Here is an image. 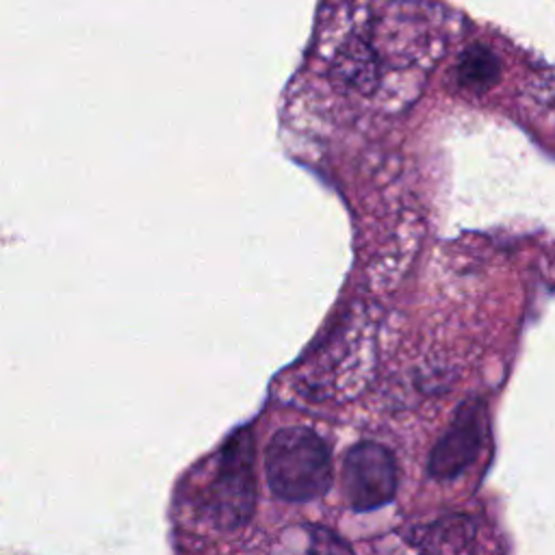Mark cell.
Instances as JSON below:
<instances>
[{"mask_svg":"<svg viewBox=\"0 0 555 555\" xmlns=\"http://www.w3.org/2000/svg\"><path fill=\"white\" fill-rule=\"evenodd\" d=\"M264 475L278 499L291 503L314 501L332 486L330 447L308 427L280 429L267 444Z\"/></svg>","mask_w":555,"mask_h":555,"instance_id":"obj_1","label":"cell"},{"mask_svg":"<svg viewBox=\"0 0 555 555\" xmlns=\"http://www.w3.org/2000/svg\"><path fill=\"white\" fill-rule=\"evenodd\" d=\"M254 447L247 434L236 436L223 449L219 470L210 486L208 507L217 527L236 529L254 509Z\"/></svg>","mask_w":555,"mask_h":555,"instance_id":"obj_2","label":"cell"},{"mask_svg":"<svg viewBox=\"0 0 555 555\" xmlns=\"http://www.w3.org/2000/svg\"><path fill=\"white\" fill-rule=\"evenodd\" d=\"M397 462L392 453L379 442H358L351 447L343 462V494L351 509L371 512L397 492Z\"/></svg>","mask_w":555,"mask_h":555,"instance_id":"obj_3","label":"cell"},{"mask_svg":"<svg viewBox=\"0 0 555 555\" xmlns=\"http://www.w3.org/2000/svg\"><path fill=\"white\" fill-rule=\"evenodd\" d=\"M486 440V412L481 401H466L447 434L436 442L429 457V473L436 479H453L468 468Z\"/></svg>","mask_w":555,"mask_h":555,"instance_id":"obj_4","label":"cell"},{"mask_svg":"<svg viewBox=\"0 0 555 555\" xmlns=\"http://www.w3.org/2000/svg\"><path fill=\"white\" fill-rule=\"evenodd\" d=\"M334 74L360 93H373L379 82V59L371 33L351 30L334 54Z\"/></svg>","mask_w":555,"mask_h":555,"instance_id":"obj_5","label":"cell"},{"mask_svg":"<svg viewBox=\"0 0 555 555\" xmlns=\"http://www.w3.org/2000/svg\"><path fill=\"white\" fill-rule=\"evenodd\" d=\"M455 76L464 89L479 93V91L490 89L499 80L501 61L490 48L475 43L460 56Z\"/></svg>","mask_w":555,"mask_h":555,"instance_id":"obj_6","label":"cell"}]
</instances>
